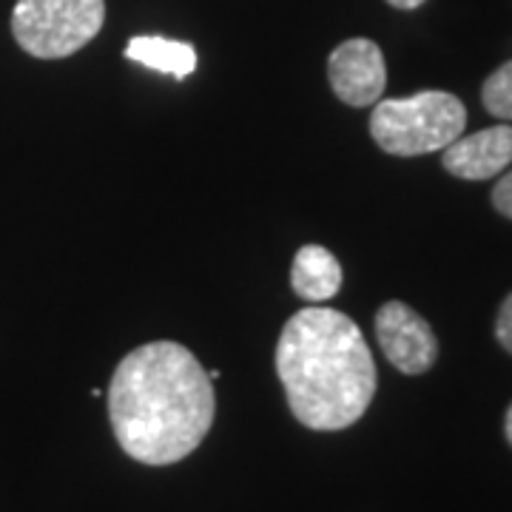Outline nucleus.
Wrapping results in <instances>:
<instances>
[{
	"mask_svg": "<svg viewBox=\"0 0 512 512\" xmlns=\"http://www.w3.org/2000/svg\"><path fill=\"white\" fill-rule=\"evenodd\" d=\"M376 339L387 362L407 376H421L439 359V339L427 319L399 299L384 302L376 313Z\"/></svg>",
	"mask_w": 512,
	"mask_h": 512,
	"instance_id": "39448f33",
	"label": "nucleus"
},
{
	"mask_svg": "<svg viewBox=\"0 0 512 512\" xmlns=\"http://www.w3.org/2000/svg\"><path fill=\"white\" fill-rule=\"evenodd\" d=\"M276 373L293 419L311 430H345L376 396V362L359 325L333 308H302L276 342Z\"/></svg>",
	"mask_w": 512,
	"mask_h": 512,
	"instance_id": "f03ea898",
	"label": "nucleus"
},
{
	"mask_svg": "<svg viewBox=\"0 0 512 512\" xmlns=\"http://www.w3.org/2000/svg\"><path fill=\"white\" fill-rule=\"evenodd\" d=\"M291 285L305 302H328L342 288V265L322 245H302L293 256Z\"/></svg>",
	"mask_w": 512,
	"mask_h": 512,
	"instance_id": "6e6552de",
	"label": "nucleus"
},
{
	"mask_svg": "<svg viewBox=\"0 0 512 512\" xmlns=\"http://www.w3.org/2000/svg\"><path fill=\"white\" fill-rule=\"evenodd\" d=\"M106 20L103 0H18L12 35L26 55L60 60L100 35Z\"/></svg>",
	"mask_w": 512,
	"mask_h": 512,
	"instance_id": "20e7f679",
	"label": "nucleus"
},
{
	"mask_svg": "<svg viewBox=\"0 0 512 512\" xmlns=\"http://www.w3.org/2000/svg\"><path fill=\"white\" fill-rule=\"evenodd\" d=\"M214 413V382L180 342L140 345L111 376V430L134 461L151 467L183 461L208 436Z\"/></svg>",
	"mask_w": 512,
	"mask_h": 512,
	"instance_id": "f257e3e1",
	"label": "nucleus"
},
{
	"mask_svg": "<svg viewBox=\"0 0 512 512\" xmlns=\"http://www.w3.org/2000/svg\"><path fill=\"white\" fill-rule=\"evenodd\" d=\"M504 433H507V441L512 444V404L510 410H507V419H504Z\"/></svg>",
	"mask_w": 512,
	"mask_h": 512,
	"instance_id": "4468645a",
	"label": "nucleus"
},
{
	"mask_svg": "<svg viewBox=\"0 0 512 512\" xmlns=\"http://www.w3.org/2000/svg\"><path fill=\"white\" fill-rule=\"evenodd\" d=\"M467 126V109L450 92H419L379 100L370 114V134L393 157H419L456 143Z\"/></svg>",
	"mask_w": 512,
	"mask_h": 512,
	"instance_id": "7ed1b4c3",
	"label": "nucleus"
},
{
	"mask_svg": "<svg viewBox=\"0 0 512 512\" xmlns=\"http://www.w3.org/2000/svg\"><path fill=\"white\" fill-rule=\"evenodd\" d=\"M126 57L154 69V72L171 74L177 80H185L188 74H194L197 69V52L191 43L183 40H171V37H157V35H137L128 40Z\"/></svg>",
	"mask_w": 512,
	"mask_h": 512,
	"instance_id": "1a4fd4ad",
	"label": "nucleus"
},
{
	"mask_svg": "<svg viewBox=\"0 0 512 512\" xmlns=\"http://www.w3.org/2000/svg\"><path fill=\"white\" fill-rule=\"evenodd\" d=\"M512 163V126H493L458 137L444 148L441 165L458 180H490Z\"/></svg>",
	"mask_w": 512,
	"mask_h": 512,
	"instance_id": "0eeeda50",
	"label": "nucleus"
},
{
	"mask_svg": "<svg viewBox=\"0 0 512 512\" xmlns=\"http://www.w3.org/2000/svg\"><path fill=\"white\" fill-rule=\"evenodd\" d=\"M484 109L490 111L498 120H512V60L504 63L501 69H495L481 89Z\"/></svg>",
	"mask_w": 512,
	"mask_h": 512,
	"instance_id": "9d476101",
	"label": "nucleus"
},
{
	"mask_svg": "<svg viewBox=\"0 0 512 512\" xmlns=\"http://www.w3.org/2000/svg\"><path fill=\"white\" fill-rule=\"evenodd\" d=\"M390 6H396V9H419L424 0H387Z\"/></svg>",
	"mask_w": 512,
	"mask_h": 512,
	"instance_id": "ddd939ff",
	"label": "nucleus"
},
{
	"mask_svg": "<svg viewBox=\"0 0 512 512\" xmlns=\"http://www.w3.org/2000/svg\"><path fill=\"white\" fill-rule=\"evenodd\" d=\"M495 336L501 342V348L512 353V293L504 299L501 311H498V322H495Z\"/></svg>",
	"mask_w": 512,
	"mask_h": 512,
	"instance_id": "9b49d317",
	"label": "nucleus"
},
{
	"mask_svg": "<svg viewBox=\"0 0 512 512\" xmlns=\"http://www.w3.org/2000/svg\"><path fill=\"white\" fill-rule=\"evenodd\" d=\"M493 205L498 214H504V217L512 220V171H507L493 188Z\"/></svg>",
	"mask_w": 512,
	"mask_h": 512,
	"instance_id": "f8f14e48",
	"label": "nucleus"
},
{
	"mask_svg": "<svg viewBox=\"0 0 512 512\" xmlns=\"http://www.w3.org/2000/svg\"><path fill=\"white\" fill-rule=\"evenodd\" d=\"M328 80L333 94L348 106L365 109L379 103L387 83L382 49L367 37H353L339 43L330 52Z\"/></svg>",
	"mask_w": 512,
	"mask_h": 512,
	"instance_id": "423d86ee",
	"label": "nucleus"
}]
</instances>
